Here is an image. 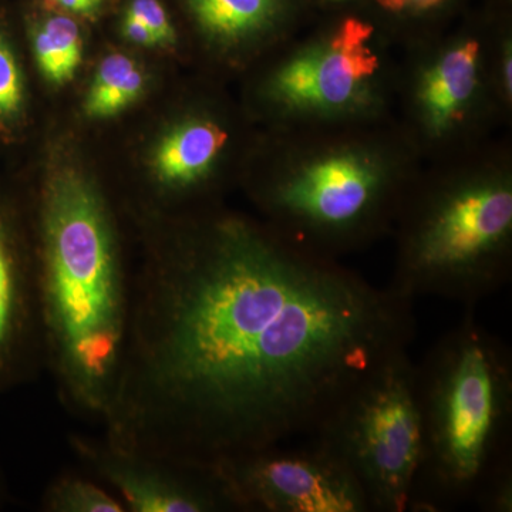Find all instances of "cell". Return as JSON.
Listing matches in <instances>:
<instances>
[{
    "label": "cell",
    "instance_id": "6da1fadb",
    "mask_svg": "<svg viewBox=\"0 0 512 512\" xmlns=\"http://www.w3.org/2000/svg\"><path fill=\"white\" fill-rule=\"evenodd\" d=\"M413 336V301L392 288L218 220L130 278L103 437L212 468L313 436Z\"/></svg>",
    "mask_w": 512,
    "mask_h": 512
},
{
    "label": "cell",
    "instance_id": "7a4b0ae2",
    "mask_svg": "<svg viewBox=\"0 0 512 512\" xmlns=\"http://www.w3.org/2000/svg\"><path fill=\"white\" fill-rule=\"evenodd\" d=\"M36 211L45 369L70 412L100 421L119 372L130 309L116 227L99 187L74 168L47 180Z\"/></svg>",
    "mask_w": 512,
    "mask_h": 512
},
{
    "label": "cell",
    "instance_id": "3957f363",
    "mask_svg": "<svg viewBox=\"0 0 512 512\" xmlns=\"http://www.w3.org/2000/svg\"><path fill=\"white\" fill-rule=\"evenodd\" d=\"M421 457L409 510L476 503L512 471V353L467 308L416 363Z\"/></svg>",
    "mask_w": 512,
    "mask_h": 512
},
{
    "label": "cell",
    "instance_id": "277c9868",
    "mask_svg": "<svg viewBox=\"0 0 512 512\" xmlns=\"http://www.w3.org/2000/svg\"><path fill=\"white\" fill-rule=\"evenodd\" d=\"M512 191L485 181L436 195L404 235L390 288L414 301L436 296L474 308L510 278Z\"/></svg>",
    "mask_w": 512,
    "mask_h": 512
},
{
    "label": "cell",
    "instance_id": "5b68a950",
    "mask_svg": "<svg viewBox=\"0 0 512 512\" xmlns=\"http://www.w3.org/2000/svg\"><path fill=\"white\" fill-rule=\"evenodd\" d=\"M312 437L349 467L370 512L409 510L421 457L416 363L409 349L373 370Z\"/></svg>",
    "mask_w": 512,
    "mask_h": 512
},
{
    "label": "cell",
    "instance_id": "8992f818",
    "mask_svg": "<svg viewBox=\"0 0 512 512\" xmlns=\"http://www.w3.org/2000/svg\"><path fill=\"white\" fill-rule=\"evenodd\" d=\"M234 511L370 512L349 467L325 444H279L212 467Z\"/></svg>",
    "mask_w": 512,
    "mask_h": 512
},
{
    "label": "cell",
    "instance_id": "52a82bcc",
    "mask_svg": "<svg viewBox=\"0 0 512 512\" xmlns=\"http://www.w3.org/2000/svg\"><path fill=\"white\" fill-rule=\"evenodd\" d=\"M76 457L130 512L234 511L212 468L188 466L72 433Z\"/></svg>",
    "mask_w": 512,
    "mask_h": 512
},
{
    "label": "cell",
    "instance_id": "ba28073f",
    "mask_svg": "<svg viewBox=\"0 0 512 512\" xmlns=\"http://www.w3.org/2000/svg\"><path fill=\"white\" fill-rule=\"evenodd\" d=\"M383 202L379 171L348 154L308 165L271 195L272 210L289 227L333 244L365 234Z\"/></svg>",
    "mask_w": 512,
    "mask_h": 512
},
{
    "label": "cell",
    "instance_id": "9c48e42d",
    "mask_svg": "<svg viewBox=\"0 0 512 512\" xmlns=\"http://www.w3.org/2000/svg\"><path fill=\"white\" fill-rule=\"evenodd\" d=\"M43 369L35 252L15 210L0 197V396L33 382Z\"/></svg>",
    "mask_w": 512,
    "mask_h": 512
},
{
    "label": "cell",
    "instance_id": "30bf717a",
    "mask_svg": "<svg viewBox=\"0 0 512 512\" xmlns=\"http://www.w3.org/2000/svg\"><path fill=\"white\" fill-rule=\"evenodd\" d=\"M372 26L348 19L325 45L286 64L276 77V93L291 106L336 109L359 96L379 60L369 43Z\"/></svg>",
    "mask_w": 512,
    "mask_h": 512
},
{
    "label": "cell",
    "instance_id": "8fae6325",
    "mask_svg": "<svg viewBox=\"0 0 512 512\" xmlns=\"http://www.w3.org/2000/svg\"><path fill=\"white\" fill-rule=\"evenodd\" d=\"M227 140V133L211 121H191L175 128L157 148L154 168L158 181L168 188L197 184Z\"/></svg>",
    "mask_w": 512,
    "mask_h": 512
},
{
    "label": "cell",
    "instance_id": "7c38bea8",
    "mask_svg": "<svg viewBox=\"0 0 512 512\" xmlns=\"http://www.w3.org/2000/svg\"><path fill=\"white\" fill-rule=\"evenodd\" d=\"M477 42L464 43L448 52L424 77L421 100L437 130L461 116L477 84Z\"/></svg>",
    "mask_w": 512,
    "mask_h": 512
},
{
    "label": "cell",
    "instance_id": "4fadbf2b",
    "mask_svg": "<svg viewBox=\"0 0 512 512\" xmlns=\"http://www.w3.org/2000/svg\"><path fill=\"white\" fill-rule=\"evenodd\" d=\"M205 32L221 40H237L265 28L282 0H188Z\"/></svg>",
    "mask_w": 512,
    "mask_h": 512
},
{
    "label": "cell",
    "instance_id": "5bb4252c",
    "mask_svg": "<svg viewBox=\"0 0 512 512\" xmlns=\"http://www.w3.org/2000/svg\"><path fill=\"white\" fill-rule=\"evenodd\" d=\"M37 66L50 83L72 80L82 62L83 43L79 26L64 15L52 16L32 29Z\"/></svg>",
    "mask_w": 512,
    "mask_h": 512
},
{
    "label": "cell",
    "instance_id": "9a60e30c",
    "mask_svg": "<svg viewBox=\"0 0 512 512\" xmlns=\"http://www.w3.org/2000/svg\"><path fill=\"white\" fill-rule=\"evenodd\" d=\"M144 74L133 59L113 53L101 60L86 99V111L94 119L116 116L138 99Z\"/></svg>",
    "mask_w": 512,
    "mask_h": 512
},
{
    "label": "cell",
    "instance_id": "2e32d148",
    "mask_svg": "<svg viewBox=\"0 0 512 512\" xmlns=\"http://www.w3.org/2000/svg\"><path fill=\"white\" fill-rule=\"evenodd\" d=\"M40 507L46 512H127L101 481L76 474H62L47 485Z\"/></svg>",
    "mask_w": 512,
    "mask_h": 512
},
{
    "label": "cell",
    "instance_id": "e0dca14e",
    "mask_svg": "<svg viewBox=\"0 0 512 512\" xmlns=\"http://www.w3.org/2000/svg\"><path fill=\"white\" fill-rule=\"evenodd\" d=\"M25 107V82L8 35L0 26V130L18 123Z\"/></svg>",
    "mask_w": 512,
    "mask_h": 512
},
{
    "label": "cell",
    "instance_id": "ac0fdd59",
    "mask_svg": "<svg viewBox=\"0 0 512 512\" xmlns=\"http://www.w3.org/2000/svg\"><path fill=\"white\" fill-rule=\"evenodd\" d=\"M126 15L140 20L156 36L158 45H173L175 32L167 12L158 0H131Z\"/></svg>",
    "mask_w": 512,
    "mask_h": 512
},
{
    "label": "cell",
    "instance_id": "d6986e66",
    "mask_svg": "<svg viewBox=\"0 0 512 512\" xmlns=\"http://www.w3.org/2000/svg\"><path fill=\"white\" fill-rule=\"evenodd\" d=\"M106 2L107 0H45L49 8L83 16L96 15Z\"/></svg>",
    "mask_w": 512,
    "mask_h": 512
},
{
    "label": "cell",
    "instance_id": "ffe728a7",
    "mask_svg": "<svg viewBox=\"0 0 512 512\" xmlns=\"http://www.w3.org/2000/svg\"><path fill=\"white\" fill-rule=\"evenodd\" d=\"M123 33L130 42L140 46H156L158 45L156 36L151 30L144 26L140 20L133 16L126 15L123 20Z\"/></svg>",
    "mask_w": 512,
    "mask_h": 512
},
{
    "label": "cell",
    "instance_id": "44dd1931",
    "mask_svg": "<svg viewBox=\"0 0 512 512\" xmlns=\"http://www.w3.org/2000/svg\"><path fill=\"white\" fill-rule=\"evenodd\" d=\"M10 493L8 481H6L5 473H3L2 464H0V510L9 503Z\"/></svg>",
    "mask_w": 512,
    "mask_h": 512
},
{
    "label": "cell",
    "instance_id": "7402d4cb",
    "mask_svg": "<svg viewBox=\"0 0 512 512\" xmlns=\"http://www.w3.org/2000/svg\"><path fill=\"white\" fill-rule=\"evenodd\" d=\"M384 9L392 10V12H400L406 9V0H377Z\"/></svg>",
    "mask_w": 512,
    "mask_h": 512
},
{
    "label": "cell",
    "instance_id": "603a6c76",
    "mask_svg": "<svg viewBox=\"0 0 512 512\" xmlns=\"http://www.w3.org/2000/svg\"><path fill=\"white\" fill-rule=\"evenodd\" d=\"M441 0H406L407 8L429 9L431 6L439 5Z\"/></svg>",
    "mask_w": 512,
    "mask_h": 512
},
{
    "label": "cell",
    "instance_id": "cb8c5ba5",
    "mask_svg": "<svg viewBox=\"0 0 512 512\" xmlns=\"http://www.w3.org/2000/svg\"><path fill=\"white\" fill-rule=\"evenodd\" d=\"M504 60V83L508 87V92H511V57H505Z\"/></svg>",
    "mask_w": 512,
    "mask_h": 512
}]
</instances>
